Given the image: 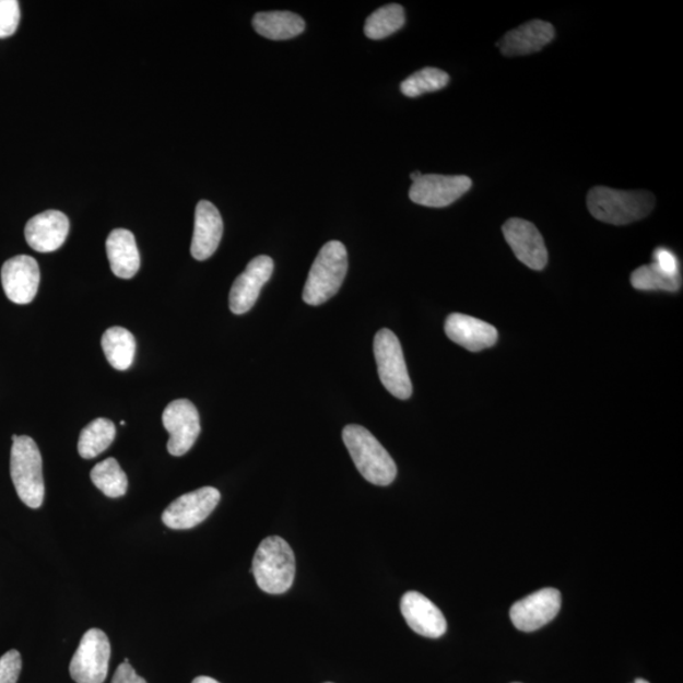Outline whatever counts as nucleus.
<instances>
[{"label":"nucleus","mask_w":683,"mask_h":683,"mask_svg":"<svg viewBox=\"0 0 683 683\" xmlns=\"http://www.w3.org/2000/svg\"><path fill=\"white\" fill-rule=\"evenodd\" d=\"M656 198L647 190H615L594 187L588 195V208L594 220L625 226L641 221L653 211Z\"/></svg>","instance_id":"obj_1"},{"label":"nucleus","mask_w":683,"mask_h":683,"mask_svg":"<svg viewBox=\"0 0 683 683\" xmlns=\"http://www.w3.org/2000/svg\"><path fill=\"white\" fill-rule=\"evenodd\" d=\"M343 441L361 475L377 486H388L397 479L398 469L392 457L372 432L357 424L343 429Z\"/></svg>","instance_id":"obj_2"},{"label":"nucleus","mask_w":683,"mask_h":683,"mask_svg":"<svg viewBox=\"0 0 683 683\" xmlns=\"http://www.w3.org/2000/svg\"><path fill=\"white\" fill-rule=\"evenodd\" d=\"M295 569L294 552L283 538L271 535L260 543L254 557L252 574L263 592L285 593L293 586Z\"/></svg>","instance_id":"obj_3"},{"label":"nucleus","mask_w":683,"mask_h":683,"mask_svg":"<svg viewBox=\"0 0 683 683\" xmlns=\"http://www.w3.org/2000/svg\"><path fill=\"white\" fill-rule=\"evenodd\" d=\"M349 271V254L340 240H331L320 248L315 263L311 264L303 299L318 307L340 292Z\"/></svg>","instance_id":"obj_4"},{"label":"nucleus","mask_w":683,"mask_h":683,"mask_svg":"<svg viewBox=\"0 0 683 683\" xmlns=\"http://www.w3.org/2000/svg\"><path fill=\"white\" fill-rule=\"evenodd\" d=\"M11 452V476L22 503L38 509L45 499L43 457L36 441L28 436H14Z\"/></svg>","instance_id":"obj_5"},{"label":"nucleus","mask_w":683,"mask_h":683,"mask_svg":"<svg viewBox=\"0 0 683 683\" xmlns=\"http://www.w3.org/2000/svg\"><path fill=\"white\" fill-rule=\"evenodd\" d=\"M374 353L381 384L392 397L407 400L412 397L413 385L408 374L403 349L396 333L384 328L377 332Z\"/></svg>","instance_id":"obj_6"},{"label":"nucleus","mask_w":683,"mask_h":683,"mask_svg":"<svg viewBox=\"0 0 683 683\" xmlns=\"http://www.w3.org/2000/svg\"><path fill=\"white\" fill-rule=\"evenodd\" d=\"M110 658V643L101 629H91L70 663L71 679L76 683H103L107 679Z\"/></svg>","instance_id":"obj_7"},{"label":"nucleus","mask_w":683,"mask_h":683,"mask_svg":"<svg viewBox=\"0 0 683 683\" xmlns=\"http://www.w3.org/2000/svg\"><path fill=\"white\" fill-rule=\"evenodd\" d=\"M472 187L464 175H422L409 190L413 203L428 208H446L454 204Z\"/></svg>","instance_id":"obj_8"},{"label":"nucleus","mask_w":683,"mask_h":683,"mask_svg":"<svg viewBox=\"0 0 683 683\" xmlns=\"http://www.w3.org/2000/svg\"><path fill=\"white\" fill-rule=\"evenodd\" d=\"M220 502L221 493L211 486L185 494L167 506L163 514L164 525L175 530L195 528L211 516Z\"/></svg>","instance_id":"obj_9"},{"label":"nucleus","mask_w":683,"mask_h":683,"mask_svg":"<svg viewBox=\"0 0 683 683\" xmlns=\"http://www.w3.org/2000/svg\"><path fill=\"white\" fill-rule=\"evenodd\" d=\"M163 423L170 433L167 441L168 454L175 457L187 455L200 434V417L196 405L187 399L174 400L165 409Z\"/></svg>","instance_id":"obj_10"},{"label":"nucleus","mask_w":683,"mask_h":683,"mask_svg":"<svg viewBox=\"0 0 683 683\" xmlns=\"http://www.w3.org/2000/svg\"><path fill=\"white\" fill-rule=\"evenodd\" d=\"M506 243L517 259L526 267L542 271L549 263V251L541 232L530 223L520 219H511L503 226Z\"/></svg>","instance_id":"obj_11"},{"label":"nucleus","mask_w":683,"mask_h":683,"mask_svg":"<svg viewBox=\"0 0 683 683\" xmlns=\"http://www.w3.org/2000/svg\"><path fill=\"white\" fill-rule=\"evenodd\" d=\"M561 592L542 589L516 602L510 609V619L521 632H534L551 623L560 613Z\"/></svg>","instance_id":"obj_12"},{"label":"nucleus","mask_w":683,"mask_h":683,"mask_svg":"<svg viewBox=\"0 0 683 683\" xmlns=\"http://www.w3.org/2000/svg\"><path fill=\"white\" fill-rule=\"evenodd\" d=\"M273 261L269 256H257L233 283L229 293V308L240 316L254 308L264 284L271 279Z\"/></svg>","instance_id":"obj_13"},{"label":"nucleus","mask_w":683,"mask_h":683,"mask_svg":"<svg viewBox=\"0 0 683 683\" xmlns=\"http://www.w3.org/2000/svg\"><path fill=\"white\" fill-rule=\"evenodd\" d=\"M39 278L42 273L34 257H12L2 268V285L8 299L15 304H30L37 295Z\"/></svg>","instance_id":"obj_14"},{"label":"nucleus","mask_w":683,"mask_h":683,"mask_svg":"<svg viewBox=\"0 0 683 683\" xmlns=\"http://www.w3.org/2000/svg\"><path fill=\"white\" fill-rule=\"evenodd\" d=\"M400 609L410 629L420 636L439 638L447 632L444 613L420 592H407L401 598Z\"/></svg>","instance_id":"obj_15"},{"label":"nucleus","mask_w":683,"mask_h":683,"mask_svg":"<svg viewBox=\"0 0 683 683\" xmlns=\"http://www.w3.org/2000/svg\"><path fill=\"white\" fill-rule=\"evenodd\" d=\"M70 223L59 211H46L31 219L24 228L27 244L35 251L47 254L59 250L66 244Z\"/></svg>","instance_id":"obj_16"},{"label":"nucleus","mask_w":683,"mask_h":683,"mask_svg":"<svg viewBox=\"0 0 683 683\" xmlns=\"http://www.w3.org/2000/svg\"><path fill=\"white\" fill-rule=\"evenodd\" d=\"M445 331L449 340L470 352L493 348L499 339V333L494 326L478 318L460 315V313L448 316Z\"/></svg>","instance_id":"obj_17"},{"label":"nucleus","mask_w":683,"mask_h":683,"mask_svg":"<svg viewBox=\"0 0 683 683\" xmlns=\"http://www.w3.org/2000/svg\"><path fill=\"white\" fill-rule=\"evenodd\" d=\"M223 236V220L219 209L208 200L199 202L196 209L195 235L191 255L198 261H205L216 251Z\"/></svg>","instance_id":"obj_18"},{"label":"nucleus","mask_w":683,"mask_h":683,"mask_svg":"<svg viewBox=\"0 0 683 683\" xmlns=\"http://www.w3.org/2000/svg\"><path fill=\"white\" fill-rule=\"evenodd\" d=\"M551 23L534 20L506 34L497 46L505 56H523L541 51L554 38Z\"/></svg>","instance_id":"obj_19"},{"label":"nucleus","mask_w":683,"mask_h":683,"mask_svg":"<svg viewBox=\"0 0 683 683\" xmlns=\"http://www.w3.org/2000/svg\"><path fill=\"white\" fill-rule=\"evenodd\" d=\"M107 255L110 269L119 279H132L140 270L139 248L131 231L118 228L107 239Z\"/></svg>","instance_id":"obj_20"},{"label":"nucleus","mask_w":683,"mask_h":683,"mask_svg":"<svg viewBox=\"0 0 683 683\" xmlns=\"http://www.w3.org/2000/svg\"><path fill=\"white\" fill-rule=\"evenodd\" d=\"M257 34L272 42H284L303 34L305 21L292 12H261L252 21Z\"/></svg>","instance_id":"obj_21"},{"label":"nucleus","mask_w":683,"mask_h":683,"mask_svg":"<svg viewBox=\"0 0 683 683\" xmlns=\"http://www.w3.org/2000/svg\"><path fill=\"white\" fill-rule=\"evenodd\" d=\"M104 355L111 367L126 372L133 364L136 355L134 335L122 327H111L102 337Z\"/></svg>","instance_id":"obj_22"},{"label":"nucleus","mask_w":683,"mask_h":683,"mask_svg":"<svg viewBox=\"0 0 683 683\" xmlns=\"http://www.w3.org/2000/svg\"><path fill=\"white\" fill-rule=\"evenodd\" d=\"M117 436V429L114 422L106 420V417H98L87 424L86 427L80 433L78 451L79 455L85 458V460H92L96 456H99L111 444Z\"/></svg>","instance_id":"obj_23"},{"label":"nucleus","mask_w":683,"mask_h":683,"mask_svg":"<svg viewBox=\"0 0 683 683\" xmlns=\"http://www.w3.org/2000/svg\"><path fill=\"white\" fill-rule=\"evenodd\" d=\"M631 283L640 292L678 293L682 286L681 275H670L656 263L645 264L632 273Z\"/></svg>","instance_id":"obj_24"},{"label":"nucleus","mask_w":683,"mask_h":683,"mask_svg":"<svg viewBox=\"0 0 683 683\" xmlns=\"http://www.w3.org/2000/svg\"><path fill=\"white\" fill-rule=\"evenodd\" d=\"M405 24L404 8L400 4H388L379 8L365 23V35L372 39L387 38Z\"/></svg>","instance_id":"obj_25"},{"label":"nucleus","mask_w":683,"mask_h":683,"mask_svg":"<svg viewBox=\"0 0 683 683\" xmlns=\"http://www.w3.org/2000/svg\"><path fill=\"white\" fill-rule=\"evenodd\" d=\"M91 479L93 484L111 499L122 497L127 493L128 479L116 458H107L106 461L96 464L91 472Z\"/></svg>","instance_id":"obj_26"},{"label":"nucleus","mask_w":683,"mask_h":683,"mask_svg":"<svg viewBox=\"0 0 683 683\" xmlns=\"http://www.w3.org/2000/svg\"><path fill=\"white\" fill-rule=\"evenodd\" d=\"M449 83V75L446 71L437 68H425L414 72L400 85V91L408 98H416L425 93L445 90Z\"/></svg>","instance_id":"obj_27"},{"label":"nucleus","mask_w":683,"mask_h":683,"mask_svg":"<svg viewBox=\"0 0 683 683\" xmlns=\"http://www.w3.org/2000/svg\"><path fill=\"white\" fill-rule=\"evenodd\" d=\"M20 20L17 0H0V38L12 36L19 28Z\"/></svg>","instance_id":"obj_28"},{"label":"nucleus","mask_w":683,"mask_h":683,"mask_svg":"<svg viewBox=\"0 0 683 683\" xmlns=\"http://www.w3.org/2000/svg\"><path fill=\"white\" fill-rule=\"evenodd\" d=\"M22 670V657L12 649L0 657V683H17Z\"/></svg>","instance_id":"obj_29"},{"label":"nucleus","mask_w":683,"mask_h":683,"mask_svg":"<svg viewBox=\"0 0 683 683\" xmlns=\"http://www.w3.org/2000/svg\"><path fill=\"white\" fill-rule=\"evenodd\" d=\"M653 263H656L658 268L670 273V275H681L680 262L676 255L667 250V248H657L653 254Z\"/></svg>","instance_id":"obj_30"},{"label":"nucleus","mask_w":683,"mask_h":683,"mask_svg":"<svg viewBox=\"0 0 683 683\" xmlns=\"http://www.w3.org/2000/svg\"><path fill=\"white\" fill-rule=\"evenodd\" d=\"M111 683H148L144 679L140 678L136 673L133 667L130 663L123 662L120 664L115 673Z\"/></svg>","instance_id":"obj_31"},{"label":"nucleus","mask_w":683,"mask_h":683,"mask_svg":"<svg viewBox=\"0 0 683 683\" xmlns=\"http://www.w3.org/2000/svg\"><path fill=\"white\" fill-rule=\"evenodd\" d=\"M192 683H220V682L215 681L212 678L200 676V678H197L195 681H192Z\"/></svg>","instance_id":"obj_32"},{"label":"nucleus","mask_w":683,"mask_h":683,"mask_svg":"<svg viewBox=\"0 0 683 683\" xmlns=\"http://www.w3.org/2000/svg\"><path fill=\"white\" fill-rule=\"evenodd\" d=\"M421 176H422V174L420 172H415V173L410 174V179H412V181L414 182L417 179H420Z\"/></svg>","instance_id":"obj_33"},{"label":"nucleus","mask_w":683,"mask_h":683,"mask_svg":"<svg viewBox=\"0 0 683 683\" xmlns=\"http://www.w3.org/2000/svg\"><path fill=\"white\" fill-rule=\"evenodd\" d=\"M634 683H649V682L646 680L637 679L636 681H634Z\"/></svg>","instance_id":"obj_34"},{"label":"nucleus","mask_w":683,"mask_h":683,"mask_svg":"<svg viewBox=\"0 0 683 683\" xmlns=\"http://www.w3.org/2000/svg\"><path fill=\"white\" fill-rule=\"evenodd\" d=\"M120 425H122V427H123V425H126V422L125 421L120 422Z\"/></svg>","instance_id":"obj_35"}]
</instances>
